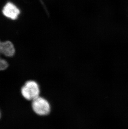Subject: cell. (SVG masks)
Segmentation results:
<instances>
[{
	"label": "cell",
	"instance_id": "6da1fadb",
	"mask_svg": "<svg viewBox=\"0 0 128 129\" xmlns=\"http://www.w3.org/2000/svg\"><path fill=\"white\" fill-rule=\"evenodd\" d=\"M21 93L25 100L31 102L40 96L41 89L40 85L35 80H28L21 87Z\"/></svg>",
	"mask_w": 128,
	"mask_h": 129
},
{
	"label": "cell",
	"instance_id": "7a4b0ae2",
	"mask_svg": "<svg viewBox=\"0 0 128 129\" xmlns=\"http://www.w3.org/2000/svg\"><path fill=\"white\" fill-rule=\"evenodd\" d=\"M31 107L34 113L39 117L48 115L51 111L50 103L47 99L41 96L31 102Z\"/></svg>",
	"mask_w": 128,
	"mask_h": 129
},
{
	"label": "cell",
	"instance_id": "3957f363",
	"mask_svg": "<svg viewBox=\"0 0 128 129\" xmlns=\"http://www.w3.org/2000/svg\"><path fill=\"white\" fill-rule=\"evenodd\" d=\"M16 50L13 43L9 41L2 42L0 46V54L6 57L11 58L16 54Z\"/></svg>",
	"mask_w": 128,
	"mask_h": 129
},
{
	"label": "cell",
	"instance_id": "277c9868",
	"mask_svg": "<svg viewBox=\"0 0 128 129\" xmlns=\"http://www.w3.org/2000/svg\"><path fill=\"white\" fill-rule=\"evenodd\" d=\"M3 13L6 17L11 19H17L20 14L19 9L11 3H8L3 9Z\"/></svg>",
	"mask_w": 128,
	"mask_h": 129
},
{
	"label": "cell",
	"instance_id": "5b68a950",
	"mask_svg": "<svg viewBox=\"0 0 128 129\" xmlns=\"http://www.w3.org/2000/svg\"><path fill=\"white\" fill-rule=\"evenodd\" d=\"M0 54V72L4 71L8 68L9 66V63L7 60L1 57Z\"/></svg>",
	"mask_w": 128,
	"mask_h": 129
},
{
	"label": "cell",
	"instance_id": "8992f818",
	"mask_svg": "<svg viewBox=\"0 0 128 129\" xmlns=\"http://www.w3.org/2000/svg\"><path fill=\"white\" fill-rule=\"evenodd\" d=\"M2 112H1V110L0 109V119H1V117H2Z\"/></svg>",
	"mask_w": 128,
	"mask_h": 129
},
{
	"label": "cell",
	"instance_id": "52a82bcc",
	"mask_svg": "<svg viewBox=\"0 0 128 129\" xmlns=\"http://www.w3.org/2000/svg\"><path fill=\"white\" fill-rule=\"evenodd\" d=\"M1 42H1V41H0V46L1 45Z\"/></svg>",
	"mask_w": 128,
	"mask_h": 129
}]
</instances>
